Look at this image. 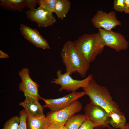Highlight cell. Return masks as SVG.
Wrapping results in <instances>:
<instances>
[{
  "label": "cell",
  "mask_w": 129,
  "mask_h": 129,
  "mask_svg": "<svg viewBox=\"0 0 129 129\" xmlns=\"http://www.w3.org/2000/svg\"><path fill=\"white\" fill-rule=\"evenodd\" d=\"M61 57L66 72L70 75L76 72L84 77L89 70V63L77 48L73 42L66 41L60 52Z\"/></svg>",
  "instance_id": "cell-1"
},
{
  "label": "cell",
  "mask_w": 129,
  "mask_h": 129,
  "mask_svg": "<svg viewBox=\"0 0 129 129\" xmlns=\"http://www.w3.org/2000/svg\"><path fill=\"white\" fill-rule=\"evenodd\" d=\"M82 88L85 95L89 97L90 103L101 106L108 113L124 114L118 105L113 100L107 88L98 84L93 79Z\"/></svg>",
  "instance_id": "cell-2"
},
{
  "label": "cell",
  "mask_w": 129,
  "mask_h": 129,
  "mask_svg": "<svg viewBox=\"0 0 129 129\" xmlns=\"http://www.w3.org/2000/svg\"><path fill=\"white\" fill-rule=\"evenodd\" d=\"M73 42L90 64L102 53L105 47L98 32L84 34Z\"/></svg>",
  "instance_id": "cell-3"
},
{
  "label": "cell",
  "mask_w": 129,
  "mask_h": 129,
  "mask_svg": "<svg viewBox=\"0 0 129 129\" xmlns=\"http://www.w3.org/2000/svg\"><path fill=\"white\" fill-rule=\"evenodd\" d=\"M70 75L69 73L66 72L62 73L61 70L59 69L57 71V78L53 79L51 82L60 85L61 87L59 90L60 92L65 90L75 92L80 88L86 87L93 79V76L91 74L81 80L73 79Z\"/></svg>",
  "instance_id": "cell-4"
},
{
  "label": "cell",
  "mask_w": 129,
  "mask_h": 129,
  "mask_svg": "<svg viewBox=\"0 0 129 129\" xmlns=\"http://www.w3.org/2000/svg\"><path fill=\"white\" fill-rule=\"evenodd\" d=\"M98 29V32L105 46H107L118 52L127 49L129 43L122 34L112 30Z\"/></svg>",
  "instance_id": "cell-5"
},
{
  "label": "cell",
  "mask_w": 129,
  "mask_h": 129,
  "mask_svg": "<svg viewBox=\"0 0 129 129\" xmlns=\"http://www.w3.org/2000/svg\"><path fill=\"white\" fill-rule=\"evenodd\" d=\"M85 115L94 124L95 127L101 129L109 127L108 113L101 106L90 103L84 108Z\"/></svg>",
  "instance_id": "cell-6"
},
{
  "label": "cell",
  "mask_w": 129,
  "mask_h": 129,
  "mask_svg": "<svg viewBox=\"0 0 129 129\" xmlns=\"http://www.w3.org/2000/svg\"><path fill=\"white\" fill-rule=\"evenodd\" d=\"M91 21L95 28L107 31L112 30L117 26H121V23L117 19L115 12L113 11L107 13L98 10Z\"/></svg>",
  "instance_id": "cell-7"
},
{
  "label": "cell",
  "mask_w": 129,
  "mask_h": 129,
  "mask_svg": "<svg viewBox=\"0 0 129 129\" xmlns=\"http://www.w3.org/2000/svg\"><path fill=\"white\" fill-rule=\"evenodd\" d=\"M82 108L81 104L77 100L63 109L58 111L48 112L46 118L50 122L55 123L62 126H64L69 118L80 111Z\"/></svg>",
  "instance_id": "cell-8"
},
{
  "label": "cell",
  "mask_w": 129,
  "mask_h": 129,
  "mask_svg": "<svg viewBox=\"0 0 129 129\" xmlns=\"http://www.w3.org/2000/svg\"><path fill=\"white\" fill-rule=\"evenodd\" d=\"M85 95L84 91L72 92L62 97L55 99H45L40 97V99L45 102L43 106L48 108L51 111H58L67 107L72 103Z\"/></svg>",
  "instance_id": "cell-9"
},
{
  "label": "cell",
  "mask_w": 129,
  "mask_h": 129,
  "mask_svg": "<svg viewBox=\"0 0 129 129\" xmlns=\"http://www.w3.org/2000/svg\"><path fill=\"white\" fill-rule=\"evenodd\" d=\"M25 13L27 17L31 21L35 22L39 27L50 26L56 21L52 13L41 7L28 10Z\"/></svg>",
  "instance_id": "cell-10"
},
{
  "label": "cell",
  "mask_w": 129,
  "mask_h": 129,
  "mask_svg": "<svg viewBox=\"0 0 129 129\" xmlns=\"http://www.w3.org/2000/svg\"><path fill=\"white\" fill-rule=\"evenodd\" d=\"M30 71L27 68H23L20 70L18 74L21 82L19 84V90L23 92L24 95H28L38 100L40 99L38 93L39 85L30 77Z\"/></svg>",
  "instance_id": "cell-11"
},
{
  "label": "cell",
  "mask_w": 129,
  "mask_h": 129,
  "mask_svg": "<svg viewBox=\"0 0 129 129\" xmlns=\"http://www.w3.org/2000/svg\"><path fill=\"white\" fill-rule=\"evenodd\" d=\"M20 30L24 38L36 47L43 49H51L47 41L36 29L21 24Z\"/></svg>",
  "instance_id": "cell-12"
},
{
  "label": "cell",
  "mask_w": 129,
  "mask_h": 129,
  "mask_svg": "<svg viewBox=\"0 0 129 129\" xmlns=\"http://www.w3.org/2000/svg\"><path fill=\"white\" fill-rule=\"evenodd\" d=\"M24 95L25 100L19 104L24 108L28 116L35 118L45 117L43 113V108L38 100L28 95Z\"/></svg>",
  "instance_id": "cell-13"
},
{
  "label": "cell",
  "mask_w": 129,
  "mask_h": 129,
  "mask_svg": "<svg viewBox=\"0 0 129 129\" xmlns=\"http://www.w3.org/2000/svg\"><path fill=\"white\" fill-rule=\"evenodd\" d=\"M50 122L45 117L35 118L28 116L26 119L28 129H45Z\"/></svg>",
  "instance_id": "cell-14"
},
{
  "label": "cell",
  "mask_w": 129,
  "mask_h": 129,
  "mask_svg": "<svg viewBox=\"0 0 129 129\" xmlns=\"http://www.w3.org/2000/svg\"><path fill=\"white\" fill-rule=\"evenodd\" d=\"M0 5L3 9L19 12L26 7L25 0H0Z\"/></svg>",
  "instance_id": "cell-15"
},
{
  "label": "cell",
  "mask_w": 129,
  "mask_h": 129,
  "mask_svg": "<svg viewBox=\"0 0 129 129\" xmlns=\"http://www.w3.org/2000/svg\"><path fill=\"white\" fill-rule=\"evenodd\" d=\"M71 2L68 0H57L54 12L61 20L66 17L70 9Z\"/></svg>",
  "instance_id": "cell-16"
},
{
  "label": "cell",
  "mask_w": 129,
  "mask_h": 129,
  "mask_svg": "<svg viewBox=\"0 0 129 129\" xmlns=\"http://www.w3.org/2000/svg\"><path fill=\"white\" fill-rule=\"evenodd\" d=\"M86 119L85 115L74 114L68 119L64 126L67 129H78Z\"/></svg>",
  "instance_id": "cell-17"
},
{
  "label": "cell",
  "mask_w": 129,
  "mask_h": 129,
  "mask_svg": "<svg viewBox=\"0 0 129 129\" xmlns=\"http://www.w3.org/2000/svg\"><path fill=\"white\" fill-rule=\"evenodd\" d=\"M108 122L112 127L119 128L123 127L126 123L124 114L114 113H108Z\"/></svg>",
  "instance_id": "cell-18"
},
{
  "label": "cell",
  "mask_w": 129,
  "mask_h": 129,
  "mask_svg": "<svg viewBox=\"0 0 129 129\" xmlns=\"http://www.w3.org/2000/svg\"><path fill=\"white\" fill-rule=\"evenodd\" d=\"M57 0H38L37 3L43 8L52 13L54 12Z\"/></svg>",
  "instance_id": "cell-19"
},
{
  "label": "cell",
  "mask_w": 129,
  "mask_h": 129,
  "mask_svg": "<svg viewBox=\"0 0 129 129\" xmlns=\"http://www.w3.org/2000/svg\"><path fill=\"white\" fill-rule=\"evenodd\" d=\"M20 122L19 117L17 116H14L5 123L2 129H18Z\"/></svg>",
  "instance_id": "cell-20"
},
{
  "label": "cell",
  "mask_w": 129,
  "mask_h": 129,
  "mask_svg": "<svg viewBox=\"0 0 129 129\" xmlns=\"http://www.w3.org/2000/svg\"><path fill=\"white\" fill-rule=\"evenodd\" d=\"M20 123L18 129H27L26 119L28 114L24 109L20 111L19 113Z\"/></svg>",
  "instance_id": "cell-21"
},
{
  "label": "cell",
  "mask_w": 129,
  "mask_h": 129,
  "mask_svg": "<svg viewBox=\"0 0 129 129\" xmlns=\"http://www.w3.org/2000/svg\"><path fill=\"white\" fill-rule=\"evenodd\" d=\"M124 6V0H114L113 9L116 11L121 12L123 11Z\"/></svg>",
  "instance_id": "cell-22"
},
{
  "label": "cell",
  "mask_w": 129,
  "mask_h": 129,
  "mask_svg": "<svg viewBox=\"0 0 129 129\" xmlns=\"http://www.w3.org/2000/svg\"><path fill=\"white\" fill-rule=\"evenodd\" d=\"M94 123L90 119L86 118L78 129H94Z\"/></svg>",
  "instance_id": "cell-23"
},
{
  "label": "cell",
  "mask_w": 129,
  "mask_h": 129,
  "mask_svg": "<svg viewBox=\"0 0 129 129\" xmlns=\"http://www.w3.org/2000/svg\"><path fill=\"white\" fill-rule=\"evenodd\" d=\"M38 1V0H25L26 7L29 10L35 9Z\"/></svg>",
  "instance_id": "cell-24"
},
{
  "label": "cell",
  "mask_w": 129,
  "mask_h": 129,
  "mask_svg": "<svg viewBox=\"0 0 129 129\" xmlns=\"http://www.w3.org/2000/svg\"><path fill=\"white\" fill-rule=\"evenodd\" d=\"M62 126L55 123L50 122L45 129H60Z\"/></svg>",
  "instance_id": "cell-25"
},
{
  "label": "cell",
  "mask_w": 129,
  "mask_h": 129,
  "mask_svg": "<svg viewBox=\"0 0 129 129\" xmlns=\"http://www.w3.org/2000/svg\"><path fill=\"white\" fill-rule=\"evenodd\" d=\"M124 11L126 14H129V0H124Z\"/></svg>",
  "instance_id": "cell-26"
},
{
  "label": "cell",
  "mask_w": 129,
  "mask_h": 129,
  "mask_svg": "<svg viewBox=\"0 0 129 129\" xmlns=\"http://www.w3.org/2000/svg\"><path fill=\"white\" fill-rule=\"evenodd\" d=\"M108 129H129V122L126 123L125 125L122 127L118 128H115L112 126H110Z\"/></svg>",
  "instance_id": "cell-27"
},
{
  "label": "cell",
  "mask_w": 129,
  "mask_h": 129,
  "mask_svg": "<svg viewBox=\"0 0 129 129\" xmlns=\"http://www.w3.org/2000/svg\"><path fill=\"white\" fill-rule=\"evenodd\" d=\"M9 56L7 54L1 50H0V58H8Z\"/></svg>",
  "instance_id": "cell-28"
},
{
  "label": "cell",
  "mask_w": 129,
  "mask_h": 129,
  "mask_svg": "<svg viewBox=\"0 0 129 129\" xmlns=\"http://www.w3.org/2000/svg\"><path fill=\"white\" fill-rule=\"evenodd\" d=\"M60 129H67L64 126H62Z\"/></svg>",
  "instance_id": "cell-29"
},
{
  "label": "cell",
  "mask_w": 129,
  "mask_h": 129,
  "mask_svg": "<svg viewBox=\"0 0 129 129\" xmlns=\"http://www.w3.org/2000/svg\"></svg>",
  "instance_id": "cell-30"
}]
</instances>
